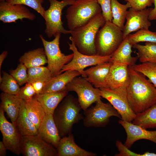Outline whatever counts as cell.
<instances>
[{
    "label": "cell",
    "mask_w": 156,
    "mask_h": 156,
    "mask_svg": "<svg viewBox=\"0 0 156 156\" xmlns=\"http://www.w3.org/2000/svg\"><path fill=\"white\" fill-rule=\"evenodd\" d=\"M130 80L126 88L129 105L136 114L156 103V88L142 73L129 66Z\"/></svg>",
    "instance_id": "cell-1"
},
{
    "label": "cell",
    "mask_w": 156,
    "mask_h": 156,
    "mask_svg": "<svg viewBox=\"0 0 156 156\" xmlns=\"http://www.w3.org/2000/svg\"><path fill=\"white\" fill-rule=\"evenodd\" d=\"M81 109L78 99L72 95H67L60 103L53 116L61 138L71 133L73 125L83 120Z\"/></svg>",
    "instance_id": "cell-2"
},
{
    "label": "cell",
    "mask_w": 156,
    "mask_h": 156,
    "mask_svg": "<svg viewBox=\"0 0 156 156\" xmlns=\"http://www.w3.org/2000/svg\"><path fill=\"white\" fill-rule=\"evenodd\" d=\"M105 22L101 12L85 25L71 31L69 38L73 41L80 53L88 55H96L95 38L98 31Z\"/></svg>",
    "instance_id": "cell-3"
},
{
    "label": "cell",
    "mask_w": 156,
    "mask_h": 156,
    "mask_svg": "<svg viewBox=\"0 0 156 156\" xmlns=\"http://www.w3.org/2000/svg\"><path fill=\"white\" fill-rule=\"evenodd\" d=\"M101 12V8L96 0H75L66 10L68 27L69 30H73Z\"/></svg>",
    "instance_id": "cell-4"
},
{
    "label": "cell",
    "mask_w": 156,
    "mask_h": 156,
    "mask_svg": "<svg viewBox=\"0 0 156 156\" xmlns=\"http://www.w3.org/2000/svg\"><path fill=\"white\" fill-rule=\"evenodd\" d=\"M123 40L122 31L112 22H106L95 38L96 54L102 56L112 55Z\"/></svg>",
    "instance_id": "cell-5"
},
{
    "label": "cell",
    "mask_w": 156,
    "mask_h": 156,
    "mask_svg": "<svg viewBox=\"0 0 156 156\" xmlns=\"http://www.w3.org/2000/svg\"><path fill=\"white\" fill-rule=\"evenodd\" d=\"M50 6L45 10L43 18L45 21V32L49 38L55 36L59 33H70L71 30L66 29L62 20V11L66 6L73 4L75 0H49Z\"/></svg>",
    "instance_id": "cell-6"
},
{
    "label": "cell",
    "mask_w": 156,
    "mask_h": 156,
    "mask_svg": "<svg viewBox=\"0 0 156 156\" xmlns=\"http://www.w3.org/2000/svg\"><path fill=\"white\" fill-rule=\"evenodd\" d=\"M61 34H57L50 41L46 40L42 35H39L47 59V67L52 77L60 74L63 66L70 62L73 56V53L65 55L61 52L59 45Z\"/></svg>",
    "instance_id": "cell-7"
},
{
    "label": "cell",
    "mask_w": 156,
    "mask_h": 156,
    "mask_svg": "<svg viewBox=\"0 0 156 156\" xmlns=\"http://www.w3.org/2000/svg\"><path fill=\"white\" fill-rule=\"evenodd\" d=\"M95 105L84 111V125L87 127H103L109 123L113 116L121 118L118 112L109 103H105L101 99Z\"/></svg>",
    "instance_id": "cell-8"
},
{
    "label": "cell",
    "mask_w": 156,
    "mask_h": 156,
    "mask_svg": "<svg viewBox=\"0 0 156 156\" xmlns=\"http://www.w3.org/2000/svg\"><path fill=\"white\" fill-rule=\"evenodd\" d=\"M68 92L77 93L80 105L84 111L93 103L101 99L100 89L94 88L85 78L77 77L66 86Z\"/></svg>",
    "instance_id": "cell-9"
},
{
    "label": "cell",
    "mask_w": 156,
    "mask_h": 156,
    "mask_svg": "<svg viewBox=\"0 0 156 156\" xmlns=\"http://www.w3.org/2000/svg\"><path fill=\"white\" fill-rule=\"evenodd\" d=\"M100 89L101 97L107 100L118 112L122 120L132 122L136 114L132 109L127 97L126 89Z\"/></svg>",
    "instance_id": "cell-10"
},
{
    "label": "cell",
    "mask_w": 156,
    "mask_h": 156,
    "mask_svg": "<svg viewBox=\"0 0 156 156\" xmlns=\"http://www.w3.org/2000/svg\"><path fill=\"white\" fill-rule=\"evenodd\" d=\"M69 39L71 43H68L69 49L73 52V56L71 61L63 66L60 74L65 71L71 70L79 72L82 76L84 69L86 67L110 62L112 55L102 56L97 54L88 55L83 54L78 50L73 41L70 38Z\"/></svg>",
    "instance_id": "cell-11"
},
{
    "label": "cell",
    "mask_w": 156,
    "mask_h": 156,
    "mask_svg": "<svg viewBox=\"0 0 156 156\" xmlns=\"http://www.w3.org/2000/svg\"><path fill=\"white\" fill-rule=\"evenodd\" d=\"M5 112L0 107V130L3 136V142L8 150L19 155L21 153L22 136L16 125L9 122Z\"/></svg>",
    "instance_id": "cell-12"
},
{
    "label": "cell",
    "mask_w": 156,
    "mask_h": 156,
    "mask_svg": "<svg viewBox=\"0 0 156 156\" xmlns=\"http://www.w3.org/2000/svg\"><path fill=\"white\" fill-rule=\"evenodd\" d=\"M55 148L38 134L22 137L21 153L24 156H57V150Z\"/></svg>",
    "instance_id": "cell-13"
},
{
    "label": "cell",
    "mask_w": 156,
    "mask_h": 156,
    "mask_svg": "<svg viewBox=\"0 0 156 156\" xmlns=\"http://www.w3.org/2000/svg\"><path fill=\"white\" fill-rule=\"evenodd\" d=\"M152 8L136 10L130 8L127 10L126 24L122 31L124 39L132 32L143 29H148L151 25L148 18Z\"/></svg>",
    "instance_id": "cell-14"
},
{
    "label": "cell",
    "mask_w": 156,
    "mask_h": 156,
    "mask_svg": "<svg viewBox=\"0 0 156 156\" xmlns=\"http://www.w3.org/2000/svg\"><path fill=\"white\" fill-rule=\"evenodd\" d=\"M35 15L24 5L12 4L5 1L0 3V20L5 23L15 22L24 18L33 20Z\"/></svg>",
    "instance_id": "cell-15"
},
{
    "label": "cell",
    "mask_w": 156,
    "mask_h": 156,
    "mask_svg": "<svg viewBox=\"0 0 156 156\" xmlns=\"http://www.w3.org/2000/svg\"><path fill=\"white\" fill-rule=\"evenodd\" d=\"M124 129L127 137L124 144L128 148H130L136 142L141 139L151 141L156 144V130H147L139 125L122 120L118 121Z\"/></svg>",
    "instance_id": "cell-16"
},
{
    "label": "cell",
    "mask_w": 156,
    "mask_h": 156,
    "mask_svg": "<svg viewBox=\"0 0 156 156\" xmlns=\"http://www.w3.org/2000/svg\"><path fill=\"white\" fill-rule=\"evenodd\" d=\"M112 64L108 62L94 66L84 70L82 76L96 88H108L106 79Z\"/></svg>",
    "instance_id": "cell-17"
},
{
    "label": "cell",
    "mask_w": 156,
    "mask_h": 156,
    "mask_svg": "<svg viewBox=\"0 0 156 156\" xmlns=\"http://www.w3.org/2000/svg\"><path fill=\"white\" fill-rule=\"evenodd\" d=\"M130 80L129 66L112 63L106 79L108 88L126 89Z\"/></svg>",
    "instance_id": "cell-18"
},
{
    "label": "cell",
    "mask_w": 156,
    "mask_h": 156,
    "mask_svg": "<svg viewBox=\"0 0 156 156\" xmlns=\"http://www.w3.org/2000/svg\"><path fill=\"white\" fill-rule=\"evenodd\" d=\"M38 135L46 142L57 148L61 138L53 114H46L38 129Z\"/></svg>",
    "instance_id": "cell-19"
},
{
    "label": "cell",
    "mask_w": 156,
    "mask_h": 156,
    "mask_svg": "<svg viewBox=\"0 0 156 156\" xmlns=\"http://www.w3.org/2000/svg\"><path fill=\"white\" fill-rule=\"evenodd\" d=\"M57 156H95V153L86 151L75 143L70 133L61 138L57 148Z\"/></svg>",
    "instance_id": "cell-20"
},
{
    "label": "cell",
    "mask_w": 156,
    "mask_h": 156,
    "mask_svg": "<svg viewBox=\"0 0 156 156\" xmlns=\"http://www.w3.org/2000/svg\"><path fill=\"white\" fill-rule=\"evenodd\" d=\"M132 47L133 45L126 37L112 54L110 62L113 64L126 65L129 66L135 64L138 59V56H132Z\"/></svg>",
    "instance_id": "cell-21"
},
{
    "label": "cell",
    "mask_w": 156,
    "mask_h": 156,
    "mask_svg": "<svg viewBox=\"0 0 156 156\" xmlns=\"http://www.w3.org/2000/svg\"><path fill=\"white\" fill-rule=\"evenodd\" d=\"M66 88L59 91L46 92L34 96L44 109L46 114H53L60 103L68 94Z\"/></svg>",
    "instance_id": "cell-22"
},
{
    "label": "cell",
    "mask_w": 156,
    "mask_h": 156,
    "mask_svg": "<svg viewBox=\"0 0 156 156\" xmlns=\"http://www.w3.org/2000/svg\"><path fill=\"white\" fill-rule=\"evenodd\" d=\"M81 75L76 70H69L53 77L47 82L41 94L60 91L64 88L66 85L74 78Z\"/></svg>",
    "instance_id": "cell-23"
},
{
    "label": "cell",
    "mask_w": 156,
    "mask_h": 156,
    "mask_svg": "<svg viewBox=\"0 0 156 156\" xmlns=\"http://www.w3.org/2000/svg\"><path fill=\"white\" fill-rule=\"evenodd\" d=\"M0 98V107L6 113L12 122L15 125L22 100L16 95L3 92L1 94Z\"/></svg>",
    "instance_id": "cell-24"
},
{
    "label": "cell",
    "mask_w": 156,
    "mask_h": 156,
    "mask_svg": "<svg viewBox=\"0 0 156 156\" xmlns=\"http://www.w3.org/2000/svg\"><path fill=\"white\" fill-rule=\"evenodd\" d=\"M22 136L37 135L38 129L28 116L24 101L22 100L16 125Z\"/></svg>",
    "instance_id": "cell-25"
},
{
    "label": "cell",
    "mask_w": 156,
    "mask_h": 156,
    "mask_svg": "<svg viewBox=\"0 0 156 156\" xmlns=\"http://www.w3.org/2000/svg\"><path fill=\"white\" fill-rule=\"evenodd\" d=\"M19 60L27 68L42 66L47 62L44 50L42 48H38L25 53Z\"/></svg>",
    "instance_id": "cell-26"
},
{
    "label": "cell",
    "mask_w": 156,
    "mask_h": 156,
    "mask_svg": "<svg viewBox=\"0 0 156 156\" xmlns=\"http://www.w3.org/2000/svg\"><path fill=\"white\" fill-rule=\"evenodd\" d=\"M24 102L27 114L38 129L46 114L45 111L34 96L31 100Z\"/></svg>",
    "instance_id": "cell-27"
},
{
    "label": "cell",
    "mask_w": 156,
    "mask_h": 156,
    "mask_svg": "<svg viewBox=\"0 0 156 156\" xmlns=\"http://www.w3.org/2000/svg\"><path fill=\"white\" fill-rule=\"evenodd\" d=\"M132 123L146 129L156 128V103L145 111L136 114Z\"/></svg>",
    "instance_id": "cell-28"
},
{
    "label": "cell",
    "mask_w": 156,
    "mask_h": 156,
    "mask_svg": "<svg viewBox=\"0 0 156 156\" xmlns=\"http://www.w3.org/2000/svg\"><path fill=\"white\" fill-rule=\"evenodd\" d=\"M133 47L137 50L136 53L141 63H156V43L146 42L144 45L137 44Z\"/></svg>",
    "instance_id": "cell-29"
},
{
    "label": "cell",
    "mask_w": 156,
    "mask_h": 156,
    "mask_svg": "<svg viewBox=\"0 0 156 156\" xmlns=\"http://www.w3.org/2000/svg\"><path fill=\"white\" fill-rule=\"evenodd\" d=\"M131 7L127 2L125 4L120 3L117 0H111V9L113 18L112 23L122 31L128 8Z\"/></svg>",
    "instance_id": "cell-30"
},
{
    "label": "cell",
    "mask_w": 156,
    "mask_h": 156,
    "mask_svg": "<svg viewBox=\"0 0 156 156\" xmlns=\"http://www.w3.org/2000/svg\"><path fill=\"white\" fill-rule=\"evenodd\" d=\"M28 81L31 83L37 81L46 83L52 77L51 72L47 67L40 66L28 68Z\"/></svg>",
    "instance_id": "cell-31"
},
{
    "label": "cell",
    "mask_w": 156,
    "mask_h": 156,
    "mask_svg": "<svg viewBox=\"0 0 156 156\" xmlns=\"http://www.w3.org/2000/svg\"><path fill=\"white\" fill-rule=\"evenodd\" d=\"M127 37L133 46L140 42L156 43V32L148 29H140L134 34H129Z\"/></svg>",
    "instance_id": "cell-32"
},
{
    "label": "cell",
    "mask_w": 156,
    "mask_h": 156,
    "mask_svg": "<svg viewBox=\"0 0 156 156\" xmlns=\"http://www.w3.org/2000/svg\"><path fill=\"white\" fill-rule=\"evenodd\" d=\"M0 83V89L4 93L17 95L20 90L19 85L15 79L10 74L5 71H2Z\"/></svg>",
    "instance_id": "cell-33"
},
{
    "label": "cell",
    "mask_w": 156,
    "mask_h": 156,
    "mask_svg": "<svg viewBox=\"0 0 156 156\" xmlns=\"http://www.w3.org/2000/svg\"><path fill=\"white\" fill-rule=\"evenodd\" d=\"M131 67L144 75L156 88V63H144Z\"/></svg>",
    "instance_id": "cell-34"
},
{
    "label": "cell",
    "mask_w": 156,
    "mask_h": 156,
    "mask_svg": "<svg viewBox=\"0 0 156 156\" xmlns=\"http://www.w3.org/2000/svg\"><path fill=\"white\" fill-rule=\"evenodd\" d=\"M12 4L26 5L34 9L43 18L45 10L42 6L43 0H5Z\"/></svg>",
    "instance_id": "cell-35"
},
{
    "label": "cell",
    "mask_w": 156,
    "mask_h": 156,
    "mask_svg": "<svg viewBox=\"0 0 156 156\" xmlns=\"http://www.w3.org/2000/svg\"><path fill=\"white\" fill-rule=\"evenodd\" d=\"M27 69L23 64L20 63L15 69L10 70V73L19 86H21L28 82Z\"/></svg>",
    "instance_id": "cell-36"
},
{
    "label": "cell",
    "mask_w": 156,
    "mask_h": 156,
    "mask_svg": "<svg viewBox=\"0 0 156 156\" xmlns=\"http://www.w3.org/2000/svg\"><path fill=\"white\" fill-rule=\"evenodd\" d=\"M36 95L31 83H27L24 86L20 88L19 93L16 95L21 99L26 101L31 99Z\"/></svg>",
    "instance_id": "cell-37"
},
{
    "label": "cell",
    "mask_w": 156,
    "mask_h": 156,
    "mask_svg": "<svg viewBox=\"0 0 156 156\" xmlns=\"http://www.w3.org/2000/svg\"><path fill=\"white\" fill-rule=\"evenodd\" d=\"M102 10L106 22H112L113 19L111 9V0H96Z\"/></svg>",
    "instance_id": "cell-38"
},
{
    "label": "cell",
    "mask_w": 156,
    "mask_h": 156,
    "mask_svg": "<svg viewBox=\"0 0 156 156\" xmlns=\"http://www.w3.org/2000/svg\"><path fill=\"white\" fill-rule=\"evenodd\" d=\"M128 3L131 8L136 10H141L151 6V0H124Z\"/></svg>",
    "instance_id": "cell-39"
},
{
    "label": "cell",
    "mask_w": 156,
    "mask_h": 156,
    "mask_svg": "<svg viewBox=\"0 0 156 156\" xmlns=\"http://www.w3.org/2000/svg\"><path fill=\"white\" fill-rule=\"evenodd\" d=\"M116 145L117 148L119 153L116 154L115 155L117 156H142V154H138L133 152L130 150L124 144L119 140L116 141Z\"/></svg>",
    "instance_id": "cell-40"
},
{
    "label": "cell",
    "mask_w": 156,
    "mask_h": 156,
    "mask_svg": "<svg viewBox=\"0 0 156 156\" xmlns=\"http://www.w3.org/2000/svg\"><path fill=\"white\" fill-rule=\"evenodd\" d=\"M46 83L41 81H37L31 83L36 94H40L42 92Z\"/></svg>",
    "instance_id": "cell-41"
},
{
    "label": "cell",
    "mask_w": 156,
    "mask_h": 156,
    "mask_svg": "<svg viewBox=\"0 0 156 156\" xmlns=\"http://www.w3.org/2000/svg\"><path fill=\"white\" fill-rule=\"evenodd\" d=\"M152 3L153 4L154 7L152 8L149 14L148 19L149 21L156 20V0H151Z\"/></svg>",
    "instance_id": "cell-42"
},
{
    "label": "cell",
    "mask_w": 156,
    "mask_h": 156,
    "mask_svg": "<svg viewBox=\"0 0 156 156\" xmlns=\"http://www.w3.org/2000/svg\"><path fill=\"white\" fill-rule=\"evenodd\" d=\"M7 150L2 141H0V156H5L6 155Z\"/></svg>",
    "instance_id": "cell-43"
},
{
    "label": "cell",
    "mask_w": 156,
    "mask_h": 156,
    "mask_svg": "<svg viewBox=\"0 0 156 156\" xmlns=\"http://www.w3.org/2000/svg\"><path fill=\"white\" fill-rule=\"evenodd\" d=\"M8 53L7 51H4L0 55V75H1V68L2 64L5 58L7 56Z\"/></svg>",
    "instance_id": "cell-44"
},
{
    "label": "cell",
    "mask_w": 156,
    "mask_h": 156,
    "mask_svg": "<svg viewBox=\"0 0 156 156\" xmlns=\"http://www.w3.org/2000/svg\"><path fill=\"white\" fill-rule=\"evenodd\" d=\"M5 0H0V2L5 1Z\"/></svg>",
    "instance_id": "cell-45"
},
{
    "label": "cell",
    "mask_w": 156,
    "mask_h": 156,
    "mask_svg": "<svg viewBox=\"0 0 156 156\" xmlns=\"http://www.w3.org/2000/svg\"><path fill=\"white\" fill-rule=\"evenodd\" d=\"M155 155H156L155 156H156V154H155Z\"/></svg>",
    "instance_id": "cell-46"
}]
</instances>
